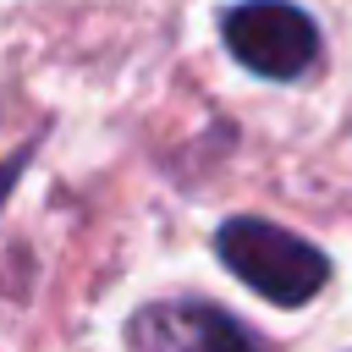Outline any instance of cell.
<instances>
[{
  "label": "cell",
  "instance_id": "obj_1",
  "mask_svg": "<svg viewBox=\"0 0 352 352\" xmlns=\"http://www.w3.org/2000/svg\"><path fill=\"white\" fill-rule=\"evenodd\" d=\"M214 253L242 286H253L275 308H302L330 280V258L314 242H302V236H292V231H280L275 220H258V214L226 220L214 231Z\"/></svg>",
  "mask_w": 352,
  "mask_h": 352
},
{
  "label": "cell",
  "instance_id": "obj_2",
  "mask_svg": "<svg viewBox=\"0 0 352 352\" xmlns=\"http://www.w3.org/2000/svg\"><path fill=\"white\" fill-rule=\"evenodd\" d=\"M220 33H226V50L258 72V77H302L319 55V28L302 6L292 0H242L220 16Z\"/></svg>",
  "mask_w": 352,
  "mask_h": 352
},
{
  "label": "cell",
  "instance_id": "obj_3",
  "mask_svg": "<svg viewBox=\"0 0 352 352\" xmlns=\"http://www.w3.org/2000/svg\"><path fill=\"white\" fill-rule=\"evenodd\" d=\"M132 346H154V352H198V346H258V336L248 324H236L231 314L209 308V302H154L126 324Z\"/></svg>",
  "mask_w": 352,
  "mask_h": 352
},
{
  "label": "cell",
  "instance_id": "obj_4",
  "mask_svg": "<svg viewBox=\"0 0 352 352\" xmlns=\"http://www.w3.org/2000/svg\"><path fill=\"white\" fill-rule=\"evenodd\" d=\"M33 160V148H16L11 160H0V204H6V192L16 187V176H22V165Z\"/></svg>",
  "mask_w": 352,
  "mask_h": 352
}]
</instances>
